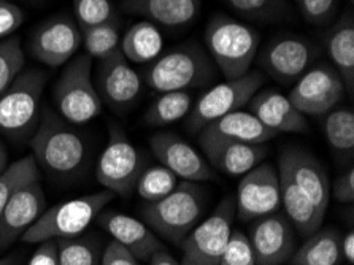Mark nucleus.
I'll list each match as a JSON object with an SVG mask.
<instances>
[{
    "label": "nucleus",
    "instance_id": "f257e3e1",
    "mask_svg": "<svg viewBox=\"0 0 354 265\" xmlns=\"http://www.w3.org/2000/svg\"><path fill=\"white\" fill-rule=\"evenodd\" d=\"M207 191L198 183L181 181L167 196L142 208V221L160 239L180 245L201 223Z\"/></svg>",
    "mask_w": 354,
    "mask_h": 265
},
{
    "label": "nucleus",
    "instance_id": "f03ea898",
    "mask_svg": "<svg viewBox=\"0 0 354 265\" xmlns=\"http://www.w3.org/2000/svg\"><path fill=\"white\" fill-rule=\"evenodd\" d=\"M259 32L224 13L213 15L205 29V45L226 80L251 72L259 51Z\"/></svg>",
    "mask_w": 354,
    "mask_h": 265
},
{
    "label": "nucleus",
    "instance_id": "7ed1b4c3",
    "mask_svg": "<svg viewBox=\"0 0 354 265\" xmlns=\"http://www.w3.org/2000/svg\"><path fill=\"white\" fill-rule=\"evenodd\" d=\"M32 158L37 165L56 175H68L83 165L86 145L72 124L45 110L30 140Z\"/></svg>",
    "mask_w": 354,
    "mask_h": 265
},
{
    "label": "nucleus",
    "instance_id": "20e7f679",
    "mask_svg": "<svg viewBox=\"0 0 354 265\" xmlns=\"http://www.w3.org/2000/svg\"><path fill=\"white\" fill-rule=\"evenodd\" d=\"M113 197L115 194L105 189L57 203L45 210L19 240L23 243H43L48 240L75 239L88 229V226L104 212Z\"/></svg>",
    "mask_w": 354,
    "mask_h": 265
},
{
    "label": "nucleus",
    "instance_id": "39448f33",
    "mask_svg": "<svg viewBox=\"0 0 354 265\" xmlns=\"http://www.w3.org/2000/svg\"><path fill=\"white\" fill-rule=\"evenodd\" d=\"M56 110L64 121L83 126L97 118L102 100L93 80V59L80 54L67 62L53 89Z\"/></svg>",
    "mask_w": 354,
    "mask_h": 265
},
{
    "label": "nucleus",
    "instance_id": "423d86ee",
    "mask_svg": "<svg viewBox=\"0 0 354 265\" xmlns=\"http://www.w3.org/2000/svg\"><path fill=\"white\" fill-rule=\"evenodd\" d=\"M213 78V61L196 43L160 54L145 72L147 84L158 93L187 91L207 84Z\"/></svg>",
    "mask_w": 354,
    "mask_h": 265
},
{
    "label": "nucleus",
    "instance_id": "0eeeda50",
    "mask_svg": "<svg viewBox=\"0 0 354 265\" xmlns=\"http://www.w3.org/2000/svg\"><path fill=\"white\" fill-rule=\"evenodd\" d=\"M264 81V75L253 70L240 78L226 80L224 83L214 84L192 105L186 121L187 131L198 134L219 118L241 110L245 105H248L251 97L261 89Z\"/></svg>",
    "mask_w": 354,
    "mask_h": 265
},
{
    "label": "nucleus",
    "instance_id": "6e6552de",
    "mask_svg": "<svg viewBox=\"0 0 354 265\" xmlns=\"http://www.w3.org/2000/svg\"><path fill=\"white\" fill-rule=\"evenodd\" d=\"M143 172V156L126 137L121 127L110 126L109 142L99 156L95 178L104 189L115 196L127 197L136 191Z\"/></svg>",
    "mask_w": 354,
    "mask_h": 265
},
{
    "label": "nucleus",
    "instance_id": "1a4fd4ad",
    "mask_svg": "<svg viewBox=\"0 0 354 265\" xmlns=\"http://www.w3.org/2000/svg\"><path fill=\"white\" fill-rule=\"evenodd\" d=\"M48 75L39 68L23 70L0 95V132L23 135L40 118V100Z\"/></svg>",
    "mask_w": 354,
    "mask_h": 265
},
{
    "label": "nucleus",
    "instance_id": "9d476101",
    "mask_svg": "<svg viewBox=\"0 0 354 265\" xmlns=\"http://www.w3.org/2000/svg\"><path fill=\"white\" fill-rule=\"evenodd\" d=\"M234 214V199L224 197L214 212L198 223L180 243L183 250L181 265H219L232 234Z\"/></svg>",
    "mask_w": 354,
    "mask_h": 265
},
{
    "label": "nucleus",
    "instance_id": "9b49d317",
    "mask_svg": "<svg viewBox=\"0 0 354 265\" xmlns=\"http://www.w3.org/2000/svg\"><path fill=\"white\" fill-rule=\"evenodd\" d=\"M316 43L300 35H277L262 48L259 67L281 84H291L302 77L318 57Z\"/></svg>",
    "mask_w": 354,
    "mask_h": 265
},
{
    "label": "nucleus",
    "instance_id": "f8f14e48",
    "mask_svg": "<svg viewBox=\"0 0 354 265\" xmlns=\"http://www.w3.org/2000/svg\"><path fill=\"white\" fill-rule=\"evenodd\" d=\"M345 95V84L329 64H318L310 67L300 77L288 99L304 116H324L339 105Z\"/></svg>",
    "mask_w": 354,
    "mask_h": 265
},
{
    "label": "nucleus",
    "instance_id": "ddd939ff",
    "mask_svg": "<svg viewBox=\"0 0 354 265\" xmlns=\"http://www.w3.org/2000/svg\"><path fill=\"white\" fill-rule=\"evenodd\" d=\"M235 213L240 221H256L277 213L281 207L278 170L269 162H261L246 172L239 183Z\"/></svg>",
    "mask_w": 354,
    "mask_h": 265
},
{
    "label": "nucleus",
    "instance_id": "4468645a",
    "mask_svg": "<svg viewBox=\"0 0 354 265\" xmlns=\"http://www.w3.org/2000/svg\"><path fill=\"white\" fill-rule=\"evenodd\" d=\"M82 48V29L66 15L53 16L37 27L29 40L30 56L48 67L67 64Z\"/></svg>",
    "mask_w": 354,
    "mask_h": 265
},
{
    "label": "nucleus",
    "instance_id": "2eb2a0df",
    "mask_svg": "<svg viewBox=\"0 0 354 265\" xmlns=\"http://www.w3.org/2000/svg\"><path fill=\"white\" fill-rule=\"evenodd\" d=\"M94 84L100 100L113 110H126L136 104L143 86L140 75L131 67L121 50L99 59Z\"/></svg>",
    "mask_w": 354,
    "mask_h": 265
},
{
    "label": "nucleus",
    "instance_id": "dca6fc26",
    "mask_svg": "<svg viewBox=\"0 0 354 265\" xmlns=\"http://www.w3.org/2000/svg\"><path fill=\"white\" fill-rule=\"evenodd\" d=\"M153 154L183 181L205 183L216 180V173L207 159L198 151L187 143L180 135L171 132H159L149 138Z\"/></svg>",
    "mask_w": 354,
    "mask_h": 265
},
{
    "label": "nucleus",
    "instance_id": "f3484780",
    "mask_svg": "<svg viewBox=\"0 0 354 265\" xmlns=\"http://www.w3.org/2000/svg\"><path fill=\"white\" fill-rule=\"evenodd\" d=\"M198 134V143L208 164L213 170L227 176H243L246 172L259 165L267 156L266 143H243L203 131Z\"/></svg>",
    "mask_w": 354,
    "mask_h": 265
},
{
    "label": "nucleus",
    "instance_id": "a211bd4d",
    "mask_svg": "<svg viewBox=\"0 0 354 265\" xmlns=\"http://www.w3.org/2000/svg\"><path fill=\"white\" fill-rule=\"evenodd\" d=\"M248 239L256 265H281L296 251L294 227L283 214L273 213L256 219Z\"/></svg>",
    "mask_w": 354,
    "mask_h": 265
},
{
    "label": "nucleus",
    "instance_id": "6ab92c4d",
    "mask_svg": "<svg viewBox=\"0 0 354 265\" xmlns=\"http://www.w3.org/2000/svg\"><path fill=\"white\" fill-rule=\"evenodd\" d=\"M45 210L46 199L39 180L16 189L0 218V253L10 250Z\"/></svg>",
    "mask_w": 354,
    "mask_h": 265
},
{
    "label": "nucleus",
    "instance_id": "aec40b11",
    "mask_svg": "<svg viewBox=\"0 0 354 265\" xmlns=\"http://www.w3.org/2000/svg\"><path fill=\"white\" fill-rule=\"evenodd\" d=\"M278 169L286 172L315 207L326 214L330 200V185L326 170L316 158L302 148L289 146L278 158Z\"/></svg>",
    "mask_w": 354,
    "mask_h": 265
},
{
    "label": "nucleus",
    "instance_id": "412c9836",
    "mask_svg": "<svg viewBox=\"0 0 354 265\" xmlns=\"http://www.w3.org/2000/svg\"><path fill=\"white\" fill-rule=\"evenodd\" d=\"M251 115H254L267 129L278 134H307L310 124L307 116L297 111L288 95L277 89L257 91L248 102Z\"/></svg>",
    "mask_w": 354,
    "mask_h": 265
},
{
    "label": "nucleus",
    "instance_id": "4be33fe9",
    "mask_svg": "<svg viewBox=\"0 0 354 265\" xmlns=\"http://www.w3.org/2000/svg\"><path fill=\"white\" fill-rule=\"evenodd\" d=\"M97 218L100 226L113 237V241L138 261H149L154 253L164 250L159 237L142 219L118 212H102Z\"/></svg>",
    "mask_w": 354,
    "mask_h": 265
},
{
    "label": "nucleus",
    "instance_id": "5701e85b",
    "mask_svg": "<svg viewBox=\"0 0 354 265\" xmlns=\"http://www.w3.org/2000/svg\"><path fill=\"white\" fill-rule=\"evenodd\" d=\"M122 5L127 12L165 27H183L201 12V0H122Z\"/></svg>",
    "mask_w": 354,
    "mask_h": 265
},
{
    "label": "nucleus",
    "instance_id": "b1692460",
    "mask_svg": "<svg viewBox=\"0 0 354 265\" xmlns=\"http://www.w3.org/2000/svg\"><path fill=\"white\" fill-rule=\"evenodd\" d=\"M278 178H280L281 205L288 221L302 235H313L323 224L324 214L315 207L307 194L294 183L286 172L278 169Z\"/></svg>",
    "mask_w": 354,
    "mask_h": 265
},
{
    "label": "nucleus",
    "instance_id": "393cba45",
    "mask_svg": "<svg viewBox=\"0 0 354 265\" xmlns=\"http://www.w3.org/2000/svg\"><path fill=\"white\" fill-rule=\"evenodd\" d=\"M324 46L327 56L345 84V91H354V21L351 13H345L327 32Z\"/></svg>",
    "mask_w": 354,
    "mask_h": 265
},
{
    "label": "nucleus",
    "instance_id": "a878e982",
    "mask_svg": "<svg viewBox=\"0 0 354 265\" xmlns=\"http://www.w3.org/2000/svg\"><path fill=\"white\" fill-rule=\"evenodd\" d=\"M202 131L212 135H218V137L253 145L267 143L269 140L277 137V134L272 132L270 129H267L254 115L243 110L229 113V115L208 124Z\"/></svg>",
    "mask_w": 354,
    "mask_h": 265
},
{
    "label": "nucleus",
    "instance_id": "bb28decb",
    "mask_svg": "<svg viewBox=\"0 0 354 265\" xmlns=\"http://www.w3.org/2000/svg\"><path fill=\"white\" fill-rule=\"evenodd\" d=\"M120 50L129 62L148 64L158 59L164 50V37L159 27L149 21H140L126 30Z\"/></svg>",
    "mask_w": 354,
    "mask_h": 265
},
{
    "label": "nucleus",
    "instance_id": "cd10ccee",
    "mask_svg": "<svg viewBox=\"0 0 354 265\" xmlns=\"http://www.w3.org/2000/svg\"><path fill=\"white\" fill-rule=\"evenodd\" d=\"M340 259V234L335 229L316 230L292 254L294 265H337Z\"/></svg>",
    "mask_w": 354,
    "mask_h": 265
},
{
    "label": "nucleus",
    "instance_id": "c85d7f7f",
    "mask_svg": "<svg viewBox=\"0 0 354 265\" xmlns=\"http://www.w3.org/2000/svg\"><path fill=\"white\" fill-rule=\"evenodd\" d=\"M194 97L187 91L160 93L145 113V122L153 127H164L178 122L189 115Z\"/></svg>",
    "mask_w": 354,
    "mask_h": 265
},
{
    "label": "nucleus",
    "instance_id": "c756f323",
    "mask_svg": "<svg viewBox=\"0 0 354 265\" xmlns=\"http://www.w3.org/2000/svg\"><path fill=\"white\" fill-rule=\"evenodd\" d=\"M324 137L332 149L342 154L354 151V111L350 107H335L324 115Z\"/></svg>",
    "mask_w": 354,
    "mask_h": 265
},
{
    "label": "nucleus",
    "instance_id": "7c9ffc66",
    "mask_svg": "<svg viewBox=\"0 0 354 265\" xmlns=\"http://www.w3.org/2000/svg\"><path fill=\"white\" fill-rule=\"evenodd\" d=\"M235 13L251 21L280 23L292 18V8L288 0H226Z\"/></svg>",
    "mask_w": 354,
    "mask_h": 265
},
{
    "label": "nucleus",
    "instance_id": "2f4dec72",
    "mask_svg": "<svg viewBox=\"0 0 354 265\" xmlns=\"http://www.w3.org/2000/svg\"><path fill=\"white\" fill-rule=\"evenodd\" d=\"M82 46L86 54L93 59L106 57L109 54L120 50L121 29L118 19L113 18L104 24L89 27L82 30Z\"/></svg>",
    "mask_w": 354,
    "mask_h": 265
},
{
    "label": "nucleus",
    "instance_id": "473e14b6",
    "mask_svg": "<svg viewBox=\"0 0 354 265\" xmlns=\"http://www.w3.org/2000/svg\"><path fill=\"white\" fill-rule=\"evenodd\" d=\"M39 180V165L32 156L16 161L0 172V218L16 189Z\"/></svg>",
    "mask_w": 354,
    "mask_h": 265
},
{
    "label": "nucleus",
    "instance_id": "72a5a7b5",
    "mask_svg": "<svg viewBox=\"0 0 354 265\" xmlns=\"http://www.w3.org/2000/svg\"><path fill=\"white\" fill-rule=\"evenodd\" d=\"M178 183L180 178L167 167L153 165L142 172L136 185V191L143 200H147V203H149L167 196L178 186Z\"/></svg>",
    "mask_w": 354,
    "mask_h": 265
},
{
    "label": "nucleus",
    "instance_id": "f704fd0d",
    "mask_svg": "<svg viewBox=\"0 0 354 265\" xmlns=\"http://www.w3.org/2000/svg\"><path fill=\"white\" fill-rule=\"evenodd\" d=\"M26 66V54L18 37L0 42V95L19 77Z\"/></svg>",
    "mask_w": 354,
    "mask_h": 265
},
{
    "label": "nucleus",
    "instance_id": "c9c22d12",
    "mask_svg": "<svg viewBox=\"0 0 354 265\" xmlns=\"http://www.w3.org/2000/svg\"><path fill=\"white\" fill-rule=\"evenodd\" d=\"M57 243V265H99V248L86 239H61Z\"/></svg>",
    "mask_w": 354,
    "mask_h": 265
},
{
    "label": "nucleus",
    "instance_id": "e433bc0d",
    "mask_svg": "<svg viewBox=\"0 0 354 265\" xmlns=\"http://www.w3.org/2000/svg\"><path fill=\"white\" fill-rule=\"evenodd\" d=\"M73 13L82 30L115 18V10L110 0H73Z\"/></svg>",
    "mask_w": 354,
    "mask_h": 265
},
{
    "label": "nucleus",
    "instance_id": "4c0bfd02",
    "mask_svg": "<svg viewBox=\"0 0 354 265\" xmlns=\"http://www.w3.org/2000/svg\"><path fill=\"white\" fill-rule=\"evenodd\" d=\"M299 13L307 23L326 26L335 18L339 0H294Z\"/></svg>",
    "mask_w": 354,
    "mask_h": 265
},
{
    "label": "nucleus",
    "instance_id": "58836bf2",
    "mask_svg": "<svg viewBox=\"0 0 354 265\" xmlns=\"http://www.w3.org/2000/svg\"><path fill=\"white\" fill-rule=\"evenodd\" d=\"M219 265H256L254 253L248 237L241 234L240 230L232 232L226 248H224Z\"/></svg>",
    "mask_w": 354,
    "mask_h": 265
},
{
    "label": "nucleus",
    "instance_id": "ea45409f",
    "mask_svg": "<svg viewBox=\"0 0 354 265\" xmlns=\"http://www.w3.org/2000/svg\"><path fill=\"white\" fill-rule=\"evenodd\" d=\"M23 23L24 13L18 5L8 2V0L0 2V40H5L12 35Z\"/></svg>",
    "mask_w": 354,
    "mask_h": 265
},
{
    "label": "nucleus",
    "instance_id": "a19ab883",
    "mask_svg": "<svg viewBox=\"0 0 354 265\" xmlns=\"http://www.w3.org/2000/svg\"><path fill=\"white\" fill-rule=\"evenodd\" d=\"M100 265H142V264L121 245H118L116 241H111L106 245L104 254H102Z\"/></svg>",
    "mask_w": 354,
    "mask_h": 265
},
{
    "label": "nucleus",
    "instance_id": "79ce46f5",
    "mask_svg": "<svg viewBox=\"0 0 354 265\" xmlns=\"http://www.w3.org/2000/svg\"><path fill=\"white\" fill-rule=\"evenodd\" d=\"M332 196L342 203L354 202V169H348L337 178L332 185Z\"/></svg>",
    "mask_w": 354,
    "mask_h": 265
},
{
    "label": "nucleus",
    "instance_id": "37998d69",
    "mask_svg": "<svg viewBox=\"0 0 354 265\" xmlns=\"http://www.w3.org/2000/svg\"><path fill=\"white\" fill-rule=\"evenodd\" d=\"M28 265H57V243L48 240L40 243L35 253L32 254Z\"/></svg>",
    "mask_w": 354,
    "mask_h": 265
},
{
    "label": "nucleus",
    "instance_id": "c03bdc74",
    "mask_svg": "<svg viewBox=\"0 0 354 265\" xmlns=\"http://www.w3.org/2000/svg\"><path fill=\"white\" fill-rule=\"evenodd\" d=\"M340 256L345 259L348 264L354 262V232L353 230L340 237Z\"/></svg>",
    "mask_w": 354,
    "mask_h": 265
},
{
    "label": "nucleus",
    "instance_id": "a18cd8bd",
    "mask_svg": "<svg viewBox=\"0 0 354 265\" xmlns=\"http://www.w3.org/2000/svg\"><path fill=\"white\" fill-rule=\"evenodd\" d=\"M149 265H181L176 262V259L169 254L165 250H160L154 253L151 259H149Z\"/></svg>",
    "mask_w": 354,
    "mask_h": 265
},
{
    "label": "nucleus",
    "instance_id": "49530a36",
    "mask_svg": "<svg viewBox=\"0 0 354 265\" xmlns=\"http://www.w3.org/2000/svg\"><path fill=\"white\" fill-rule=\"evenodd\" d=\"M7 161H8L7 149H5V146L0 143V172H2L5 167H7Z\"/></svg>",
    "mask_w": 354,
    "mask_h": 265
},
{
    "label": "nucleus",
    "instance_id": "de8ad7c7",
    "mask_svg": "<svg viewBox=\"0 0 354 265\" xmlns=\"http://www.w3.org/2000/svg\"><path fill=\"white\" fill-rule=\"evenodd\" d=\"M15 256H8V257H3L0 259V265H15Z\"/></svg>",
    "mask_w": 354,
    "mask_h": 265
},
{
    "label": "nucleus",
    "instance_id": "09e8293b",
    "mask_svg": "<svg viewBox=\"0 0 354 265\" xmlns=\"http://www.w3.org/2000/svg\"><path fill=\"white\" fill-rule=\"evenodd\" d=\"M350 2H351V3H353V0H350Z\"/></svg>",
    "mask_w": 354,
    "mask_h": 265
},
{
    "label": "nucleus",
    "instance_id": "8fccbe9b",
    "mask_svg": "<svg viewBox=\"0 0 354 265\" xmlns=\"http://www.w3.org/2000/svg\"><path fill=\"white\" fill-rule=\"evenodd\" d=\"M0 2H3V0H0Z\"/></svg>",
    "mask_w": 354,
    "mask_h": 265
}]
</instances>
